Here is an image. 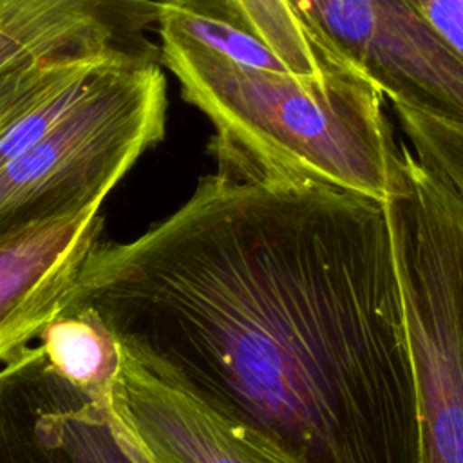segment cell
I'll use <instances>...</instances> for the list:
<instances>
[{
	"instance_id": "cell-1",
	"label": "cell",
	"mask_w": 463,
	"mask_h": 463,
	"mask_svg": "<svg viewBox=\"0 0 463 463\" xmlns=\"http://www.w3.org/2000/svg\"><path fill=\"white\" fill-rule=\"evenodd\" d=\"M242 434L351 463L400 414L411 356L376 199L215 172L128 242H98L65 309Z\"/></svg>"
},
{
	"instance_id": "cell-2",
	"label": "cell",
	"mask_w": 463,
	"mask_h": 463,
	"mask_svg": "<svg viewBox=\"0 0 463 463\" xmlns=\"http://www.w3.org/2000/svg\"><path fill=\"white\" fill-rule=\"evenodd\" d=\"M161 63L213 125L217 172L318 181L387 201L402 150L378 81L347 60L322 80L239 65L157 29Z\"/></svg>"
},
{
	"instance_id": "cell-3",
	"label": "cell",
	"mask_w": 463,
	"mask_h": 463,
	"mask_svg": "<svg viewBox=\"0 0 463 463\" xmlns=\"http://www.w3.org/2000/svg\"><path fill=\"white\" fill-rule=\"evenodd\" d=\"M387 217L418 411L420 463H463V195L398 136Z\"/></svg>"
},
{
	"instance_id": "cell-4",
	"label": "cell",
	"mask_w": 463,
	"mask_h": 463,
	"mask_svg": "<svg viewBox=\"0 0 463 463\" xmlns=\"http://www.w3.org/2000/svg\"><path fill=\"white\" fill-rule=\"evenodd\" d=\"M166 107L159 52L107 69L56 127L0 168V237L101 204L163 141Z\"/></svg>"
},
{
	"instance_id": "cell-5",
	"label": "cell",
	"mask_w": 463,
	"mask_h": 463,
	"mask_svg": "<svg viewBox=\"0 0 463 463\" xmlns=\"http://www.w3.org/2000/svg\"><path fill=\"white\" fill-rule=\"evenodd\" d=\"M318 47L373 76L385 98L463 121V61L409 0H288Z\"/></svg>"
},
{
	"instance_id": "cell-6",
	"label": "cell",
	"mask_w": 463,
	"mask_h": 463,
	"mask_svg": "<svg viewBox=\"0 0 463 463\" xmlns=\"http://www.w3.org/2000/svg\"><path fill=\"white\" fill-rule=\"evenodd\" d=\"M0 463H148L121 432L110 402L24 345L0 367Z\"/></svg>"
},
{
	"instance_id": "cell-7",
	"label": "cell",
	"mask_w": 463,
	"mask_h": 463,
	"mask_svg": "<svg viewBox=\"0 0 463 463\" xmlns=\"http://www.w3.org/2000/svg\"><path fill=\"white\" fill-rule=\"evenodd\" d=\"M110 409L121 432L148 463H300L161 383L125 353Z\"/></svg>"
},
{
	"instance_id": "cell-8",
	"label": "cell",
	"mask_w": 463,
	"mask_h": 463,
	"mask_svg": "<svg viewBox=\"0 0 463 463\" xmlns=\"http://www.w3.org/2000/svg\"><path fill=\"white\" fill-rule=\"evenodd\" d=\"M101 204L0 237V360L38 338L61 313L99 242Z\"/></svg>"
},
{
	"instance_id": "cell-9",
	"label": "cell",
	"mask_w": 463,
	"mask_h": 463,
	"mask_svg": "<svg viewBox=\"0 0 463 463\" xmlns=\"http://www.w3.org/2000/svg\"><path fill=\"white\" fill-rule=\"evenodd\" d=\"M157 0H0V72L36 60L159 52Z\"/></svg>"
},
{
	"instance_id": "cell-10",
	"label": "cell",
	"mask_w": 463,
	"mask_h": 463,
	"mask_svg": "<svg viewBox=\"0 0 463 463\" xmlns=\"http://www.w3.org/2000/svg\"><path fill=\"white\" fill-rule=\"evenodd\" d=\"M132 54L36 60L0 72V168L56 127L94 87L98 78Z\"/></svg>"
},
{
	"instance_id": "cell-11",
	"label": "cell",
	"mask_w": 463,
	"mask_h": 463,
	"mask_svg": "<svg viewBox=\"0 0 463 463\" xmlns=\"http://www.w3.org/2000/svg\"><path fill=\"white\" fill-rule=\"evenodd\" d=\"M156 27L197 43L233 63L291 72L250 27L232 0H157Z\"/></svg>"
},
{
	"instance_id": "cell-12",
	"label": "cell",
	"mask_w": 463,
	"mask_h": 463,
	"mask_svg": "<svg viewBox=\"0 0 463 463\" xmlns=\"http://www.w3.org/2000/svg\"><path fill=\"white\" fill-rule=\"evenodd\" d=\"M38 340L61 373L110 402V391L123 364V351L92 309L61 311L40 331Z\"/></svg>"
},
{
	"instance_id": "cell-13",
	"label": "cell",
	"mask_w": 463,
	"mask_h": 463,
	"mask_svg": "<svg viewBox=\"0 0 463 463\" xmlns=\"http://www.w3.org/2000/svg\"><path fill=\"white\" fill-rule=\"evenodd\" d=\"M232 4L293 76L322 80L333 67L345 61L318 47L288 0H232Z\"/></svg>"
},
{
	"instance_id": "cell-14",
	"label": "cell",
	"mask_w": 463,
	"mask_h": 463,
	"mask_svg": "<svg viewBox=\"0 0 463 463\" xmlns=\"http://www.w3.org/2000/svg\"><path fill=\"white\" fill-rule=\"evenodd\" d=\"M398 136L463 195V121L405 99H387Z\"/></svg>"
},
{
	"instance_id": "cell-15",
	"label": "cell",
	"mask_w": 463,
	"mask_h": 463,
	"mask_svg": "<svg viewBox=\"0 0 463 463\" xmlns=\"http://www.w3.org/2000/svg\"><path fill=\"white\" fill-rule=\"evenodd\" d=\"M409 4L463 61V0H409Z\"/></svg>"
}]
</instances>
